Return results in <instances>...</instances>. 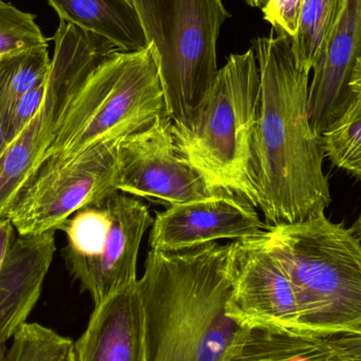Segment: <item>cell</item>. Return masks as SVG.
Instances as JSON below:
<instances>
[{
    "mask_svg": "<svg viewBox=\"0 0 361 361\" xmlns=\"http://www.w3.org/2000/svg\"><path fill=\"white\" fill-rule=\"evenodd\" d=\"M252 49L261 76L256 133L259 208L267 226L302 222L332 203L322 137L310 123L311 72L297 63L286 34L257 38Z\"/></svg>",
    "mask_w": 361,
    "mask_h": 361,
    "instance_id": "cell-1",
    "label": "cell"
},
{
    "mask_svg": "<svg viewBox=\"0 0 361 361\" xmlns=\"http://www.w3.org/2000/svg\"><path fill=\"white\" fill-rule=\"evenodd\" d=\"M233 245L150 250L140 279L145 361H231L250 332L228 313Z\"/></svg>",
    "mask_w": 361,
    "mask_h": 361,
    "instance_id": "cell-2",
    "label": "cell"
},
{
    "mask_svg": "<svg viewBox=\"0 0 361 361\" xmlns=\"http://www.w3.org/2000/svg\"><path fill=\"white\" fill-rule=\"evenodd\" d=\"M262 237L294 286L307 331L361 337V242L351 228L322 212L267 226Z\"/></svg>",
    "mask_w": 361,
    "mask_h": 361,
    "instance_id": "cell-3",
    "label": "cell"
},
{
    "mask_svg": "<svg viewBox=\"0 0 361 361\" xmlns=\"http://www.w3.org/2000/svg\"><path fill=\"white\" fill-rule=\"evenodd\" d=\"M261 76L254 49L231 54L201 112L188 127L173 124L180 154L214 189L259 208L256 133Z\"/></svg>",
    "mask_w": 361,
    "mask_h": 361,
    "instance_id": "cell-4",
    "label": "cell"
},
{
    "mask_svg": "<svg viewBox=\"0 0 361 361\" xmlns=\"http://www.w3.org/2000/svg\"><path fill=\"white\" fill-rule=\"evenodd\" d=\"M164 116V93L149 47L139 52L114 51L82 82L23 187L89 148L125 139Z\"/></svg>",
    "mask_w": 361,
    "mask_h": 361,
    "instance_id": "cell-5",
    "label": "cell"
},
{
    "mask_svg": "<svg viewBox=\"0 0 361 361\" xmlns=\"http://www.w3.org/2000/svg\"><path fill=\"white\" fill-rule=\"evenodd\" d=\"M158 67L166 114L188 127L218 75L216 42L231 17L222 0H131Z\"/></svg>",
    "mask_w": 361,
    "mask_h": 361,
    "instance_id": "cell-6",
    "label": "cell"
},
{
    "mask_svg": "<svg viewBox=\"0 0 361 361\" xmlns=\"http://www.w3.org/2000/svg\"><path fill=\"white\" fill-rule=\"evenodd\" d=\"M154 219L145 203L116 191L74 214L61 231L66 267L95 305L139 280L137 257Z\"/></svg>",
    "mask_w": 361,
    "mask_h": 361,
    "instance_id": "cell-7",
    "label": "cell"
},
{
    "mask_svg": "<svg viewBox=\"0 0 361 361\" xmlns=\"http://www.w3.org/2000/svg\"><path fill=\"white\" fill-rule=\"evenodd\" d=\"M47 94L39 111L0 158V218L29 180L52 143L63 114L89 74L116 47L103 37L61 20L53 36Z\"/></svg>",
    "mask_w": 361,
    "mask_h": 361,
    "instance_id": "cell-8",
    "label": "cell"
},
{
    "mask_svg": "<svg viewBox=\"0 0 361 361\" xmlns=\"http://www.w3.org/2000/svg\"><path fill=\"white\" fill-rule=\"evenodd\" d=\"M122 140L89 148L23 187L6 214L16 233L56 231L76 212L118 191Z\"/></svg>",
    "mask_w": 361,
    "mask_h": 361,
    "instance_id": "cell-9",
    "label": "cell"
},
{
    "mask_svg": "<svg viewBox=\"0 0 361 361\" xmlns=\"http://www.w3.org/2000/svg\"><path fill=\"white\" fill-rule=\"evenodd\" d=\"M116 189L167 206L222 191L212 188L180 154L167 116L122 140Z\"/></svg>",
    "mask_w": 361,
    "mask_h": 361,
    "instance_id": "cell-10",
    "label": "cell"
},
{
    "mask_svg": "<svg viewBox=\"0 0 361 361\" xmlns=\"http://www.w3.org/2000/svg\"><path fill=\"white\" fill-rule=\"evenodd\" d=\"M233 292L228 313L250 330L312 334L294 286L262 233L231 242Z\"/></svg>",
    "mask_w": 361,
    "mask_h": 361,
    "instance_id": "cell-11",
    "label": "cell"
},
{
    "mask_svg": "<svg viewBox=\"0 0 361 361\" xmlns=\"http://www.w3.org/2000/svg\"><path fill=\"white\" fill-rule=\"evenodd\" d=\"M267 229L256 207L222 190L157 212L150 228L149 245L154 252H182L216 240L250 239Z\"/></svg>",
    "mask_w": 361,
    "mask_h": 361,
    "instance_id": "cell-12",
    "label": "cell"
},
{
    "mask_svg": "<svg viewBox=\"0 0 361 361\" xmlns=\"http://www.w3.org/2000/svg\"><path fill=\"white\" fill-rule=\"evenodd\" d=\"M360 57L361 0H343L309 88L310 123L317 137H322L356 99L350 80Z\"/></svg>",
    "mask_w": 361,
    "mask_h": 361,
    "instance_id": "cell-13",
    "label": "cell"
},
{
    "mask_svg": "<svg viewBox=\"0 0 361 361\" xmlns=\"http://www.w3.org/2000/svg\"><path fill=\"white\" fill-rule=\"evenodd\" d=\"M145 307L140 279L95 305L73 343L75 361H145Z\"/></svg>",
    "mask_w": 361,
    "mask_h": 361,
    "instance_id": "cell-14",
    "label": "cell"
},
{
    "mask_svg": "<svg viewBox=\"0 0 361 361\" xmlns=\"http://www.w3.org/2000/svg\"><path fill=\"white\" fill-rule=\"evenodd\" d=\"M56 250L55 231L17 233L0 265V343L6 345L35 309Z\"/></svg>",
    "mask_w": 361,
    "mask_h": 361,
    "instance_id": "cell-15",
    "label": "cell"
},
{
    "mask_svg": "<svg viewBox=\"0 0 361 361\" xmlns=\"http://www.w3.org/2000/svg\"><path fill=\"white\" fill-rule=\"evenodd\" d=\"M61 20L103 37L122 52L147 48L131 0H48Z\"/></svg>",
    "mask_w": 361,
    "mask_h": 361,
    "instance_id": "cell-16",
    "label": "cell"
},
{
    "mask_svg": "<svg viewBox=\"0 0 361 361\" xmlns=\"http://www.w3.org/2000/svg\"><path fill=\"white\" fill-rule=\"evenodd\" d=\"M231 361H352L333 338L250 330Z\"/></svg>",
    "mask_w": 361,
    "mask_h": 361,
    "instance_id": "cell-17",
    "label": "cell"
},
{
    "mask_svg": "<svg viewBox=\"0 0 361 361\" xmlns=\"http://www.w3.org/2000/svg\"><path fill=\"white\" fill-rule=\"evenodd\" d=\"M48 47L0 56V118L25 93L48 78Z\"/></svg>",
    "mask_w": 361,
    "mask_h": 361,
    "instance_id": "cell-18",
    "label": "cell"
},
{
    "mask_svg": "<svg viewBox=\"0 0 361 361\" xmlns=\"http://www.w3.org/2000/svg\"><path fill=\"white\" fill-rule=\"evenodd\" d=\"M343 0H305L298 30L292 39L297 63L311 72L315 67Z\"/></svg>",
    "mask_w": 361,
    "mask_h": 361,
    "instance_id": "cell-19",
    "label": "cell"
},
{
    "mask_svg": "<svg viewBox=\"0 0 361 361\" xmlns=\"http://www.w3.org/2000/svg\"><path fill=\"white\" fill-rule=\"evenodd\" d=\"M324 156L361 180V97L322 135Z\"/></svg>",
    "mask_w": 361,
    "mask_h": 361,
    "instance_id": "cell-20",
    "label": "cell"
},
{
    "mask_svg": "<svg viewBox=\"0 0 361 361\" xmlns=\"http://www.w3.org/2000/svg\"><path fill=\"white\" fill-rule=\"evenodd\" d=\"M48 47L35 16L0 0V56Z\"/></svg>",
    "mask_w": 361,
    "mask_h": 361,
    "instance_id": "cell-21",
    "label": "cell"
},
{
    "mask_svg": "<svg viewBox=\"0 0 361 361\" xmlns=\"http://www.w3.org/2000/svg\"><path fill=\"white\" fill-rule=\"evenodd\" d=\"M47 85L48 78L21 97L1 118L8 145L20 135L21 131L39 111L46 99Z\"/></svg>",
    "mask_w": 361,
    "mask_h": 361,
    "instance_id": "cell-22",
    "label": "cell"
},
{
    "mask_svg": "<svg viewBox=\"0 0 361 361\" xmlns=\"http://www.w3.org/2000/svg\"><path fill=\"white\" fill-rule=\"evenodd\" d=\"M303 4L305 0H267L261 10L276 33L293 38L298 30Z\"/></svg>",
    "mask_w": 361,
    "mask_h": 361,
    "instance_id": "cell-23",
    "label": "cell"
},
{
    "mask_svg": "<svg viewBox=\"0 0 361 361\" xmlns=\"http://www.w3.org/2000/svg\"><path fill=\"white\" fill-rule=\"evenodd\" d=\"M17 233L10 219L0 218V265L4 262L11 244L14 241Z\"/></svg>",
    "mask_w": 361,
    "mask_h": 361,
    "instance_id": "cell-24",
    "label": "cell"
},
{
    "mask_svg": "<svg viewBox=\"0 0 361 361\" xmlns=\"http://www.w3.org/2000/svg\"><path fill=\"white\" fill-rule=\"evenodd\" d=\"M350 88L356 97H361V57L356 61L353 74L350 80Z\"/></svg>",
    "mask_w": 361,
    "mask_h": 361,
    "instance_id": "cell-25",
    "label": "cell"
},
{
    "mask_svg": "<svg viewBox=\"0 0 361 361\" xmlns=\"http://www.w3.org/2000/svg\"><path fill=\"white\" fill-rule=\"evenodd\" d=\"M8 147V141H6V133H4V126H2L1 118H0V158Z\"/></svg>",
    "mask_w": 361,
    "mask_h": 361,
    "instance_id": "cell-26",
    "label": "cell"
},
{
    "mask_svg": "<svg viewBox=\"0 0 361 361\" xmlns=\"http://www.w3.org/2000/svg\"><path fill=\"white\" fill-rule=\"evenodd\" d=\"M351 231H353L354 235H355L361 242V214L360 216H358L357 220L352 225Z\"/></svg>",
    "mask_w": 361,
    "mask_h": 361,
    "instance_id": "cell-27",
    "label": "cell"
},
{
    "mask_svg": "<svg viewBox=\"0 0 361 361\" xmlns=\"http://www.w3.org/2000/svg\"><path fill=\"white\" fill-rule=\"evenodd\" d=\"M246 4L250 6H252V8H262L263 6L267 4V0H244Z\"/></svg>",
    "mask_w": 361,
    "mask_h": 361,
    "instance_id": "cell-28",
    "label": "cell"
},
{
    "mask_svg": "<svg viewBox=\"0 0 361 361\" xmlns=\"http://www.w3.org/2000/svg\"><path fill=\"white\" fill-rule=\"evenodd\" d=\"M6 351H8V347L6 345L0 343V361H6Z\"/></svg>",
    "mask_w": 361,
    "mask_h": 361,
    "instance_id": "cell-29",
    "label": "cell"
},
{
    "mask_svg": "<svg viewBox=\"0 0 361 361\" xmlns=\"http://www.w3.org/2000/svg\"><path fill=\"white\" fill-rule=\"evenodd\" d=\"M68 361H75V356H74L73 349L70 352L69 358H68Z\"/></svg>",
    "mask_w": 361,
    "mask_h": 361,
    "instance_id": "cell-30",
    "label": "cell"
},
{
    "mask_svg": "<svg viewBox=\"0 0 361 361\" xmlns=\"http://www.w3.org/2000/svg\"><path fill=\"white\" fill-rule=\"evenodd\" d=\"M69 355H70V354H69ZM68 358H69V356H68ZM68 358H67V360H66V361H68Z\"/></svg>",
    "mask_w": 361,
    "mask_h": 361,
    "instance_id": "cell-31",
    "label": "cell"
}]
</instances>
